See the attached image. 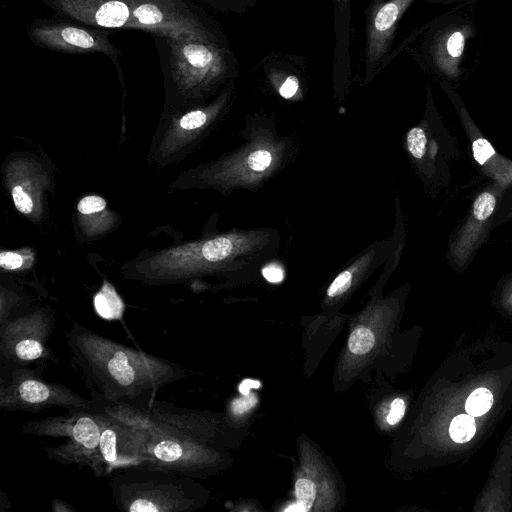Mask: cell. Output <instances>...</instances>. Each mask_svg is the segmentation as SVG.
Listing matches in <instances>:
<instances>
[{
	"instance_id": "d6a6232c",
	"label": "cell",
	"mask_w": 512,
	"mask_h": 512,
	"mask_svg": "<svg viewBox=\"0 0 512 512\" xmlns=\"http://www.w3.org/2000/svg\"><path fill=\"white\" fill-rule=\"evenodd\" d=\"M406 405L403 399L396 398L390 405V411L387 415V422L390 425H395L401 421L405 414Z\"/></svg>"
},
{
	"instance_id": "ffe728a7",
	"label": "cell",
	"mask_w": 512,
	"mask_h": 512,
	"mask_svg": "<svg viewBox=\"0 0 512 512\" xmlns=\"http://www.w3.org/2000/svg\"><path fill=\"white\" fill-rule=\"evenodd\" d=\"M75 233L80 241L100 239L121 224V217L108 208L106 200L99 195L83 196L76 205L72 217Z\"/></svg>"
},
{
	"instance_id": "603a6c76",
	"label": "cell",
	"mask_w": 512,
	"mask_h": 512,
	"mask_svg": "<svg viewBox=\"0 0 512 512\" xmlns=\"http://www.w3.org/2000/svg\"><path fill=\"white\" fill-rule=\"evenodd\" d=\"M31 298L22 289L5 285L0 287V324L31 308Z\"/></svg>"
},
{
	"instance_id": "83f0119b",
	"label": "cell",
	"mask_w": 512,
	"mask_h": 512,
	"mask_svg": "<svg viewBox=\"0 0 512 512\" xmlns=\"http://www.w3.org/2000/svg\"><path fill=\"white\" fill-rule=\"evenodd\" d=\"M492 403V393L487 388L480 387L468 396L465 402V410L473 417L482 416L490 410Z\"/></svg>"
},
{
	"instance_id": "44dd1931",
	"label": "cell",
	"mask_w": 512,
	"mask_h": 512,
	"mask_svg": "<svg viewBox=\"0 0 512 512\" xmlns=\"http://www.w3.org/2000/svg\"><path fill=\"white\" fill-rule=\"evenodd\" d=\"M334 49L332 57V82L339 97L349 86L351 74L350 24L351 0H332Z\"/></svg>"
},
{
	"instance_id": "d590c367",
	"label": "cell",
	"mask_w": 512,
	"mask_h": 512,
	"mask_svg": "<svg viewBox=\"0 0 512 512\" xmlns=\"http://www.w3.org/2000/svg\"><path fill=\"white\" fill-rule=\"evenodd\" d=\"M260 385H261L260 382H258L256 380L245 379L239 385V391L241 392L242 395H248V394H250V390L252 388H259Z\"/></svg>"
},
{
	"instance_id": "8fae6325",
	"label": "cell",
	"mask_w": 512,
	"mask_h": 512,
	"mask_svg": "<svg viewBox=\"0 0 512 512\" xmlns=\"http://www.w3.org/2000/svg\"><path fill=\"white\" fill-rule=\"evenodd\" d=\"M131 10L133 29L150 34L226 38L220 25L196 0H131Z\"/></svg>"
},
{
	"instance_id": "d6986e66",
	"label": "cell",
	"mask_w": 512,
	"mask_h": 512,
	"mask_svg": "<svg viewBox=\"0 0 512 512\" xmlns=\"http://www.w3.org/2000/svg\"><path fill=\"white\" fill-rule=\"evenodd\" d=\"M153 421L162 423L183 435L210 446L214 441L216 422L207 413L153 400L144 410Z\"/></svg>"
},
{
	"instance_id": "5bb4252c",
	"label": "cell",
	"mask_w": 512,
	"mask_h": 512,
	"mask_svg": "<svg viewBox=\"0 0 512 512\" xmlns=\"http://www.w3.org/2000/svg\"><path fill=\"white\" fill-rule=\"evenodd\" d=\"M110 416L101 431L96 456L89 466L97 477L111 476L149 462L146 428L138 422Z\"/></svg>"
},
{
	"instance_id": "3957f363",
	"label": "cell",
	"mask_w": 512,
	"mask_h": 512,
	"mask_svg": "<svg viewBox=\"0 0 512 512\" xmlns=\"http://www.w3.org/2000/svg\"><path fill=\"white\" fill-rule=\"evenodd\" d=\"M267 240V235L260 231L229 232L161 249H146L124 263L120 274L124 279L148 286L193 284L200 278L243 264Z\"/></svg>"
},
{
	"instance_id": "4dcf8cb0",
	"label": "cell",
	"mask_w": 512,
	"mask_h": 512,
	"mask_svg": "<svg viewBox=\"0 0 512 512\" xmlns=\"http://www.w3.org/2000/svg\"><path fill=\"white\" fill-rule=\"evenodd\" d=\"M315 493V484L310 479L301 478L297 480L295 484L297 502L304 508L305 511L311 508L315 499Z\"/></svg>"
},
{
	"instance_id": "e0dca14e",
	"label": "cell",
	"mask_w": 512,
	"mask_h": 512,
	"mask_svg": "<svg viewBox=\"0 0 512 512\" xmlns=\"http://www.w3.org/2000/svg\"><path fill=\"white\" fill-rule=\"evenodd\" d=\"M440 86L453 106L467 138L472 158L481 173L490 180L512 184V159L500 154L484 136L453 87L446 81H441Z\"/></svg>"
},
{
	"instance_id": "8d00e7d4",
	"label": "cell",
	"mask_w": 512,
	"mask_h": 512,
	"mask_svg": "<svg viewBox=\"0 0 512 512\" xmlns=\"http://www.w3.org/2000/svg\"><path fill=\"white\" fill-rule=\"evenodd\" d=\"M52 511L54 512H76V509H74L72 506H70L68 503L59 500V499H53L52 501Z\"/></svg>"
},
{
	"instance_id": "6da1fadb",
	"label": "cell",
	"mask_w": 512,
	"mask_h": 512,
	"mask_svg": "<svg viewBox=\"0 0 512 512\" xmlns=\"http://www.w3.org/2000/svg\"><path fill=\"white\" fill-rule=\"evenodd\" d=\"M71 366L93 400L105 405H131L146 410L156 392L187 377L171 361L124 345L72 323L65 331Z\"/></svg>"
},
{
	"instance_id": "7c38bea8",
	"label": "cell",
	"mask_w": 512,
	"mask_h": 512,
	"mask_svg": "<svg viewBox=\"0 0 512 512\" xmlns=\"http://www.w3.org/2000/svg\"><path fill=\"white\" fill-rule=\"evenodd\" d=\"M510 185L490 180L473 197L467 213L448 239L446 259L454 271L464 272L488 240L504 194Z\"/></svg>"
},
{
	"instance_id": "2e32d148",
	"label": "cell",
	"mask_w": 512,
	"mask_h": 512,
	"mask_svg": "<svg viewBox=\"0 0 512 512\" xmlns=\"http://www.w3.org/2000/svg\"><path fill=\"white\" fill-rule=\"evenodd\" d=\"M474 34L473 22L462 16H452L435 24L424 37L425 60L443 78L457 79L461 75L466 44Z\"/></svg>"
},
{
	"instance_id": "d4e9b609",
	"label": "cell",
	"mask_w": 512,
	"mask_h": 512,
	"mask_svg": "<svg viewBox=\"0 0 512 512\" xmlns=\"http://www.w3.org/2000/svg\"><path fill=\"white\" fill-rule=\"evenodd\" d=\"M375 258L376 249L373 248L372 251L367 252L365 255H363L362 258L358 259L352 267L342 271L334 279V281L327 289V295L330 298H333L346 292L350 288L354 276L363 270V267H365L367 264L375 261Z\"/></svg>"
},
{
	"instance_id": "f1b7e54d",
	"label": "cell",
	"mask_w": 512,
	"mask_h": 512,
	"mask_svg": "<svg viewBox=\"0 0 512 512\" xmlns=\"http://www.w3.org/2000/svg\"><path fill=\"white\" fill-rule=\"evenodd\" d=\"M208 8L231 14H243L254 8L257 0H196Z\"/></svg>"
},
{
	"instance_id": "f546056e",
	"label": "cell",
	"mask_w": 512,
	"mask_h": 512,
	"mask_svg": "<svg viewBox=\"0 0 512 512\" xmlns=\"http://www.w3.org/2000/svg\"><path fill=\"white\" fill-rule=\"evenodd\" d=\"M374 343L375 336L370 329L366 327H357L350 334L348 348L353 354L363 355L373 348Z\"/></svg>"
},
{
	"instance_id": "30bf717a",
	"label": "cell",
	"mask_w": 512,
	"mask_h": 512,
	"mask_svg": "<svg viewBox=\"0 0 512 512\" xmlns=\"http://www.w3.org/2000/svg\"><path fill=\"white\" fill-rule=\"evenodd\" d=\"M1 174L16 210L34 224L43 223L49 211L47 195L55 188L54 172L46 157L14 151L3 161Z\"/></svg>"
},
{
	"instance_id": "277c9868",
	"label": "cell",
	"mask_w": 512,
	"mask_h": 512,
	"mask_svg": "<svg viewBox=\"0 0 512 512\" xmlns=\"http://www.w3.org/2000/svg\"><path fill=\"white\" fill-rule=\"evenodd\" d=\"M108 486L123 512H192L206 500V491L193 478L147 465L112 474Z\"/></svg>"
},
{
	"instance_id": "8992f818",
	"label": "cell",
	"mask_w": 512,
	"mask_h": 512,
	"mask_svg": "<svg viewBox=\"0 0 512 512\" xmlns=\"http://www.w3.org/2000/svg\"><path fill=\"white\" fill-rule=\"evenodd\" d=\"M405 146L416 174L432 197L450 187L451 167L459 158L460 150L456 138L443 122L429 86L423 118L407 132Z\"/></svg>"
},
{
	"instance_id": "5b68a950",
	"label": "cell",
	"mask_w": 512,
	"mask_h": 512,
	"mask_svg": "<svg viewBox=\"0 0 512 512\" xmlns=\"http://www.w3.org/2000/svg\"><path fill=\"white\" fill-rule=\"evenodd\" d=\"M234 81L212 100L182 111L163 110L147 155V163L158 169L178 164L208 136L229 110Z\"/></svg>"
},
{
	"instance_id": "484cf974",
	"label": "cell",
	"mask_w": 512,
	"mask_h": 512,
	"mask_svg": "<svg viewBox=\"0 0 512 512\" xmlns=\"http://www.w3.org/2000/svg\"><path fill=\"white\" fill-rule=\"evenodd\" d=\"M35 263V252L31 247L0 252V267L6 272H23L31 269Z\"/></svg>"
},
{
	"instance_id": "7a4b0ae2",
	"label": "cell",
	"mask_w": 512,
	"mask_h": 512,
	"mask_svg": "<svg viewBox=\"0 0 512 512\" xmlns=\"http://www.w3.org/2000/svg\"><path fill=\"white\" fill-rule=\"evenodd\" d=\"M164 86V110L182 111L215 97L238 75V61L227 37L151 34Z\"/></svg>"
},
{
	"instance_id": "7402d4cb",
	"label": "cell",
	"mask_w": 512,
	"mask_h": 512,
	"mask_svg": "<svg viewBox=\"0 0 512 512\" xmlns=\"http://www.w3.org/2000/svg\"><path fill=\"white\" fill-rule=\"evenodd\" d=\"M263 67L267 77L277 87L278 93L283 98L292 99L299 93L300 79L295 73L288 70V65L270 61L263 64Z\"/></svg>"
},
{
	"instance_id": "ac0fdd59",
	"label": "cell",
	"mask_w": 512,
	"mask_h": 512,
	"mask_svg": "<svg viewBox=\"0 0 512 512\" xmlns=\"http://www.w3.org/2000/svg\"><path fill=\"white\" fill-rule=\"evenodd\" d=\"M59 16L103 30L133 29L131 0H39Z\"/></svg>"
},
{
	"instance_id": "9a60e30c",
	"label": "cell",
	"mask_w": 512,
	"mask_h": 512,
	"mask_svg": "<svg viewBox=\"0 0 512 512\" xmlns=\"http://www.w3.org/2000/svg\"><path fill=\"white\" fill-rule=\"evenodd\" d=\"M416 0H368L365 8L363 80L371 81L391 60L398 23ZM448 3L455 0H426Z\"/></svg>"
},
{
	"instance_id": "e575fe53",
	"label": "cell",
	"mask_w": 512,
	"mask_h": 512,
	"mask_svg": "<svg viewBox=\"0 0 512 512\" xmlns=\"http://www.w3.org/2000/svg\"><path fill=\"white\" fill-rule=\"evenodd\" d=\"M506 222H512V202L509 203L504 210H498L493 226L495 228Z\"/></svg>"
},
{
	"instance_id": "4316f807",
	"label": "cell",
	"mask_w": 512,
	"mask_h": 512,
	"mask_svg": "<svg viewBox=\"0 0 512 512\" xmlns=\"http://www.w3.org/2000/svg\"><path fill=\"white\" fill-rule=\"evenodd\" d=\"M475 432L476 424L473 416L469 414H460L451 420L449 435L454 442H468L473 438Z\"/></svg>"
},
{
	"instance_id": "cb8c5ba5",
	"label": "cell",
	"mask_w": 512,
	"mask_h": 512,
	"mask_svg": "<svg viewBox=\"0 0 512 512\" xmlns=\"http://www.w3.org/2000/svg\"><path fill=\"white\" fill-rule=\"evenodd\" d=\"M94 308L105 320H120L124 312V302L108 281H104L94 296Z\"/></svg>"
},
{
	"instance_id": "9c48e42d",
	"label": "cell",
	"mask_w": 512,
	"mask_h": 512,
	"mask_svg": "<svg viewBox=\"0 0 512 512\" xmlns=\"http://www.w3.org/2000/svg\"><path fill=\"white\" fill-rule=\"evenodd\" d=\"M54 310L32 306L27 311L0 324V352L7 366L46 367L57 361L48 345L56 326Z\"/></svg>"
},
{
	"instance_id": "1f68e13d",
	"label": "cell",
	"mask_w": 512,
	"mask_h": 512,
	"mask_svg": "<svg viewBox=\"0 0 512 512\" xmlns=\"http://www.w3.org/2000/svg\"><path fill=\"white\" fill-rule=\"evenodd\" d=\"M257 403V397L255 395H244L242 398L234 399L230 405V411L234 415H242L253 408Z\"/></svg>"
},
{
	"instance_id": "836d02e7",
	"label": "cell",
	"mask_w": 512,
	"mask_h": 512,
	"mask_svg": "<svg viewBox=\"0 0 512 512\" xmlns=\"http://www.w3.org/2000/svg\"><path fill=\"white\" fill-rule=\"evenodd\" d=\"M262 275L264 278L271 283H279L284 278L283 269L276 265L270 264L262 269Z\"/></svg>"
},
{
	"instance_id": "ba28073f",
	"label": "cell",
	"mask_w": 512,
	"mask_h": 512,
	"mask_svg": "<svg viewBox=\"0 0 512 512\" xmlns=\"http://www.w3.org/2000/svg\"><path fill=\"white\" fill-rule=\"evenodd\" d=\"M45 367L7 366L0 379V409L38 413L50 408L67 411H103V405L60 383L45 381Z\"/></svg>"
},
{
	"instance_id": "52a82bcc",
	"label": "cell",
	"mask_w": 512,
	"mask_h": 512,
	"mask_svg": "<svg viewBox=\"0 0 512 512\" xmlns=\"http://www.w3.org/2000/svg\"><path fill=\"white\" fill-rule=\"evenodd\" d=\"M106 411H67L66 414L26 422L21 433L41 437H61L66 441L44 446L46 456L63 465L89 467L96 456L101 431L110 419Z\"/></svg>"
},
{
	"instance_id": "4fadbf2b",
	"label": "cell",
	"mask_w": 512,
	"mask_h": 512,
	"mask_svg": "<svg viewBox=\"0 0 512 512\" xmlns=\"http://www.w3.org/2000/svg\"><path fill=\"white\" fill-rule=\"evenodd\" d=\"M110 31L78 22L59 19H35L27 26L30 41L50 51L65 54L102 53L115 65L121 85L125 88L121 65L122 52L109 39Z\"/></svg>"
}]
</instances>
